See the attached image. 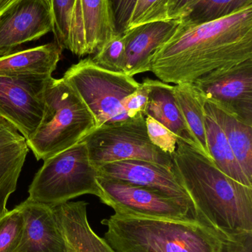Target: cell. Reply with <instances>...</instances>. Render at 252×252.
<instances>
[{"label":"cell","instance_id":"2","mask_svg":"<svg viewBox=\"0 0 252 252\" xmlns=\"http://www.w3.org/2000/svg\"><path fill=\"white\" fill-rule=\"evenodd\" d=\"M172 159V170L198 220L223 235L252 231V188L234 180L201 151L179 139Z\"/></svg>","mask_w":252,"mask_h":252},{"label":"cell","instance_id":"1","mask_svg":"<svg viewBox=\"0 0 252 252\" xmlns=\"http://www.w3.org/2000/svg\"><path fill=\"white\" fill-rule=\"evenodd\" d=\"M252 59V4L217 20L179 19L151 59V70L166 84H193L203 75Z\"/></svg>","mask_w":252,"mask_h":252},{"label":"cell","instance_id":"25","mask_svg":"<svg viewBox=\"0 0 252 252\" xmlns=\"http://www.w3.org/2000/svg\"><path fill=\"white\" fill-rule=\"evenodd\" d=\"M53 18L55 42L62 50H68L72 13L77 0H48Z\"/></svg>","mask_w":252,"mask_h":252},{"label":"cell","instance_id":"28","mask_svg":"<svg viewBox=\"0 0 252 252\" xmlns=\"http://www.w3.org/2000/svg\"><path fill=\"white\" fill-rule=\"evenodd\" d=\"M145 123L150 142L166 154L173 155L177 148V136L151 117L145 116Z\"/></svg>","mask_w":252,"mask_h":252},{"label":"cell","instance_id":"15","mask_svg":"<svg viewBox=\"0 0 252 252\" xmlns=\"http://www.w3.org/2000/svg\"><path fill=\"white\" fill-rule=\"evenodd\" d=\"M179 23V19L158 21L124 31L126 64L124 73L134 77L150 72L152 56L170 38Z\"/></svg>","mask_w":252,"mask_h":252},{"label":"cell","instance_id":"11","mask_svg":"<svg viewBox=\"0 0 252 252\" xmlns=\"http://www.w3.org/2000/svg\"><path fill=\"white\" fill-rule=\"evenodd\" d=\"M117 32L111 0H77L68 50L79 57L95 54Z\"/></svg>","mask_w":252,"mask_h":252},{"label":"cell","instance_id":"6","mask_svg":"<svg viewBox=\"0 0 252 252\" xmlns=\"http://www.w3.org/2000/svg\"><path fill=\"white\" fill-rule=\"evenodd\" d=\"M63 78L91 112L96 128L130 119L122 102L140 85L133 77L104 69L87 58L72 65Z\"/></svg>","mask_w":252,"mask_h":252},{"label":"cell","instance_id":"12","mask_svg":"<svg viewBox=\"0 0 252 252\" xmlns=\"http://www.w3.org/2000/svg\"><path fill=\"white\" fill-rule=\"evenodd\" d=\"M53 29L48 0H17L0 13V56Z\"/></svg>","mask_w":252,"mask_h":252},{"label":"cell","instance_id":"29","mask_svg":"<svg viewBox=\"0 0 252 252\" xmlns=\"http://www.w3.org/2000/svg\"><path fill=\"white\" fill-rule=\"evenodd\" d=\"M149 85L147 78L140 83L139 88L127 95L122 102L123 108L127 116L136 118L145 116V110L149 100Z\"/></svg>","mask_w":252,"mask_h":252},{"label":"cell","instance_id":"30","mask_svg":"<svg viewBox=\"0 0 252 252\" xmlns=\"http://www.w3.org/2000/svg\"><path fill=\"white\" fill-rule=\"evenodd\" d=\"M136 0H111L117 32L123 33L127 30Z\"/></svg>","mask_w":252,"mask_h":252},{"label":"cell","instance_id":"17","mask_svg":"<svg viewBox=\"0 0 252 252\" xmlns=\"http://www.w3.org/2000/svg\"><path fill=\"white\" fill-rule=\"evenodd\" d=\"M28 151L25 138L0 117V217L8 211L7 202L16 191Z\"/></svg>","mask_w":252,"mask_h":252},{"label":"cell","instance_id":"31","mask_svg":"<svg viewBox=\"0 0 252 252\" xmlns=\"http://www.w3.org/2000/svg\"><path fill=\"white\" fill-rule=\"evenodd\" d=\"M226 252H252V231L225 235Z\"/></svg>","mask_w":252,"mask_h":252},{"label":"cell","instance_id":"23","mask_svg":"<svg viewBox=\"0 0 252 252\" xmlns=\"http://www.w3.org/2000/svg\"><path fill=\"white\" fill-rule=\"evenodd\" d=\"M252 4V0H198L180 19L204 23L226 17Z\"/></svg>","mask_w":252,"mask_h":252},{"label":"cell","instance_id":"32","mask_svg":"<svg viewBox=\"0 0 252 252\" xmlns=\"http://www.w3.org/2000/svg\"><path fill=\"white\" fill-rule=\"evenodd\" d=\"M197 1L198 0H168L167 18L168 19H180Z\"/></svg>","mask_w":252,"mask_h":252},{"label":"cell","instance_id":"13","mask_svg":"<svg viewBox=\"0 0 252 252\" xmlns=\"http://www.w3.org/2000/svg\"><path fill=\"white\" fill-rule=\"evenodd\" d=\"M97 170L99 176L159 191L184 201L194 210L189 195L179 183L173 170L158 163L145 160H123L104 164Z\"/></svg>","mask_w":252,"mask_h":252},{"label":"cell","instance_id":"26","mask_svg":"<svg viewBox=\"0 0 252 252\" xmlns=\"http://www.w3.org/2000/svg\"><path fill=\"white\" fill-rule=\"evenodd\" d=\"M25 227V219L19 206L0 217V252H15Z\"/></svg>","mask_w":252,"mask_h":252},{"label":"cell","instance_id":"18","mask_svg":"<svg viewBox=\"0 0 252 252\" xmlns=\"http://www.w3.org/2000/svg\"><path fill=\"white\" fill-rule=\"evenodd\" d=\"M147 79L149 93L145 116L153 118L171 130L178 139L200 151L175 97L174 86L160 80Z\"/></svg>","mask_w":252,"mask_h":252},{"label":"cell","instance_id":"19","mask_svg":"<svg viewBox=\"0 0 252 252\" xmlns=\"http://www.w3.org/2000/svg\"><path fill=\"white\" fill-rule=\"evenodd\" d=\"M62 49L56 42L0 56V75L52 76L60 60Z\"/></svg>","mask_w":252,"mask_h":252},{"label":"cell","instance_id":"27","mask_svg":"<svg viewBox=\"0 0 252 252\" xmlns=\"http://www.w3.org/2000/svg\"><path fill=\"white\" fill-rule=\"evenodd\" d=\"M167 2L168 0H136L127 30L144 24L169 20Z\"/></svg>","mask_w":252,"mask_h":252},{"label":"cell","instance_id":"4","mask_svg":"<svg viewBox=\"0 0 252 252\" xmlns=\"http://www.w3.org/2000/svg\"><path fill=\"white\" fill-rule=\"evenodd\" d=\"M41 123L27 145L37 160H45L81 142L96 128L91 112L64 78L50 77L44 90Z\"/></svg>","mask_w":252,"mask_h":252},{"label":"cell","instance_id":"20","mask_svg":"<svg viewBox=\"0 0 252 252\" xmlns=\"http://www.w3.org/2000/svg\"><path fill=\"white\" fill-rule=\"evenodd\" d=\"M204 111L223 130L243 171L252 182V126L211 102L205 100Z\"/></svg>","mask_w":252,"mask_h":252},{"label":"cell","instance_id":"14","mask_svg":"<svg viewBox=\"0 0 252 252\" xmlns=\"http://www.w3.org/2000/svg\"><path fill=\"white\" fill-rule=\"evenodd\" d=\"M18 206L25 219V227L15 252H67L53 206L28 198Z\"/></svg>","mask_w":252,"mask_h":252},{"label":"cell","instance_id":"24","mask_svg":"<svg viewBox=\"0 0 252 252\" xmlns=\"http://www.w3.org/2000/svg\"><path fill=\"white\" fill-rule=\"evenodd\" d=\"M92 59L96 64L112 72H124L126 47L123 33L117 32L95 53Z\"/></svg>","mask_w":252,"mask_h":252},{"label":"cell","instance_id":"3","mask_svg":"<svg viewBox=\"0 0 252 252\" xmlns=\"http://www.w3.org/2000/svg\"><path fill=\"white\" fill-rule=\"evenodd\" d=\"M102 223L115 252H226L225 235L198 219L173 220L115 213Z\"/></svg>","mask_w":252,"mask_h":252},{"label":"cell","instance_id":"22","mask_svg":"<svg viewBox=\"0 0 252 252\" xmlns=\"http://www.w3.org/2000/svg\"><path fill=\"white\" fill-rule=\"evenodd\" d=\"M205 126L207 147L215 164L234 180L252 188V182L243 171L223 130L207 114Z\"/></svg>","mask_w":252,"mask_h":252},{"label":"cell","instance_id":"21","mask_svg":"<svg viewBox=\"0 0 252 252\" xmlns=\"http://www.w3.org/2000/svg\"><path fill=\"white\" fill-rule=\"evenodd\" d=\"M174 94L186 125L199 147L200 151L212 160L207 147L204 100L192 84L174 86Z\"/></svg>","mask_w":252,"mask_h":252},{"label":"cell","instance_id":"9","mask_svg":"<svg viewBox=\"0 0 252 252\" xmlns=\"http://www.w3.org/2000/svg\"><path fill=\"white\" fill-rule=\"evenodd\" d=\"M192 84L204 100L252 126V59L212 71Z\"/></svg>","mask_w":252,"mask_h":252},{"label":"cell","instance_id":"10","mask_svg":"<svg viewBox=\"0 0 252 252\" xmlns=\"http://www.w3.org/2000/svg\"><path fill=\"white\" fill-rule=\"evenodd\" d=\"M52 76L0 75V117L29 139L44 112V90Z\"/></svg>","mask_w":252,"mask_h":252},{"label":"cell","instance_id":"8","mask_svg":"<svg viewBox=\"0 0 252 252\" xmlns=\"http://www.w3.org/2000/svg\"><path fill=\"white\" fill-rule=\"evenodd\" d=\"M98 182L103 192L101 201L115 213L173 220L197 219L190 205L159 191L99 176Z\"/></svg>","mask_w":252,"mask_h":252},{"label":"cell","instance_id":"7","mask_svg":"<svg viewBox=\"0 0 252 252\" xmlns=\"http://www.w3.org/2000/svg\"><path fill=\"white\" fill-rule=\"evenodd\" d=\"M81 142L85 144L90 161L96 169L108 163L131 159L145 160L167 168L173 167L172 156L149 140L145 116L101 126Z\"/></svg>","mask_w":252,"mask_h":252},{"label":"cell","instance_id":"16","mask_svg":"<svg viewBox=\"0 0 252 252\" xmlns=\"http://www.w3.org/2000/svg\"><path fill=\"white\" fill-rule=\"evenodd\" d=\"M85 201H68L53 206L66 244L67 252H115L96 235L87 220Z\"/></svg>","mask_w":252,"mask_h":252},{"label":"cell","instance_id":"5","mask_svg":"<svg viewBox=\"0 0 252 252\" xmlns=\"http://www.w3.org/2000/svg\"><path fill=\"white\" fill-rule=\"evenodd\" d=\"M28 199L54 206L80 195L102 198L98 170L83 142L44 160L28 189Z\"/></svg>","mask_w":252,"mask_h":252}]
</instances>
